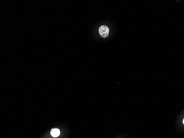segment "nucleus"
Wrapping results in <instances>:
<instances>
[{
  "label": "nucleus",
  "instance_id": "f257e3e1",
  "mask_svg": "<svg viewBox=\"0 0 184 138\" xmlns=\"http://www.w3.org/2000/svg\"><path fill=\"white\" fill-rule=\"evenodd\" d=\"M99 33L100 35L103 38H106L108 36L109 33V29L106 26H101L99 28Z\"/></svg>",
  "mask_w": 184,
  "mask_h": 138
},
{
  "label": "nucleus",
  "instance_id": "f03ea898",
  "mask_svg": "<svg viewBox=\"0 0 184 138\" xmlns=\"http://www.w3.org/2000/svg\"><path fill=\"white\" fill-rule=\"evenodd\" d=\"M60 134V131L58 129L55 128V129H53L51 130V135L53 136V137L54 138H56L58 137V136Z\"/></svg>",
  "mask_w": 184,
  "mask_h": 138
},
{
  "label": "nucleus",
  "instance_id": "7ed1b4c3",
  "mask_svg": "<svg viewBox=\"0 0 184 138\" xmlns=\"http://www.w3.org/2000/svg\"><path fill=\"white\" fill-rule=\"evenodd\" d=\"M183 123L184 124V120H183Z\"/></svg>",
  "mask_w": 184,
  "mask_h": 138
}]
</instances>
